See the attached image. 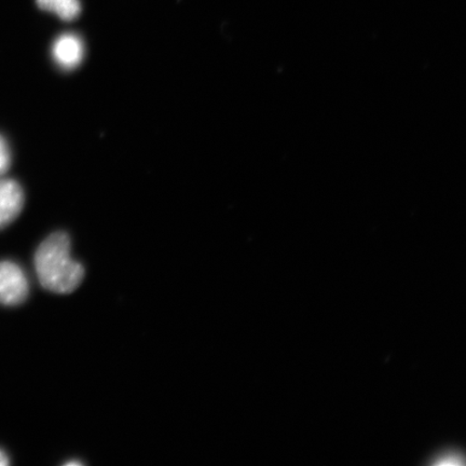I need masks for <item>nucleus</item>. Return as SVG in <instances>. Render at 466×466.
<instances>
[{
	"instance_id": "nucleus-6",
	"label": "nucleus",
	"mask_w": 466,
	"mask_h": 466,
	"mask_svg": "<svg viewBox=\"0 0 466 466\" xmlns=\"http://www.w3.org/2000/svg\"><path fill=\"white\" fill-rule=\"evenodd\" d=\"M11 165V153L7 141L0 136V177L8 171Z\"/></svg>"
},
{
	"instance_id": "nucleus-3",
	"label": "nucleus",
	"mask_w": 466,
	"mask_h": 466,
	"mask_svg": "<svg viewBox=\"0 0 466 466\" xmlns=\"http://www.w3.org/2000/svg\"><path fill=\"white\" fill-rule=\"evenodd\" d=\"M52 56L58 67L66 71L77 68L85 57L83 40L77 35H61L52 46Z\"/></svg>"
},
{
	"instance_id": "nucleus-7",
	"label": "nucleus",
	"mask_w": 466,
	"mask_h": 466,
	"mask_svg": "<svg viewBox=\"0 0 466 466\" xmlns=\"http://www.w3.org/2000/svg\"><path fill=\"white\" fill-rule=\"evenodd\" d=\"M9 464V459L7 454L3 451H0V466H5Z\"/></svg>"
},
{
	"instance_id": "nucleus-1",
	"label": "nucleus",
	"mask_w": 466,
	"mask_h": 466,
	"mask_svg": "<svg viewBox=\"0 0 466 466\" xmlns=\"http://www.w3.org/2000/svg\"><path fill=\"white\" fill-rule=\"evenodd\" d=\"M35 268L40 284L56 294L72 293L85 277L83 265L72 258L71 240L66 232H56L40 244Z\"/></svg>"
},
{
	"instance_id": "nucleus-4",
	"label": "nucleus",
	"mask_w": 466,
	"mask_h": 466,
	"mask_svg": "<svg viewBox=\"0 0 466 466\" xmlns=\"http://www.w3.org/2000/svg\"><path fill=\"white\" fill-rule=\"evenodd\" d=\"M25 206V192L14 179H0V229L19 217Z\"/></svg>"
},
{
	"instance_id": "nucleus-8",
	"label": "nucleus",
	"mask_w": 466,
	"mask_h": 466,
	"mask_svg": "<svg viewBox=\"0 0 466 466\" xmlns=\"http://www.w3.org/2000/svg\"><path fill=\"white\" fill-rule=\"evenodd\" d=\"M66 465L67 466H72V465L78 466V465H81V463L80 462H68Z\"/></svg>"
},
{
	"instance_id": "nucleus-5",
	"label": "nucleus",
	"mask_w": 466,
	"mask_h": 466,
	"mask_svg": "<svg viewBox=\"0 0 466 466\" xmlns=\"http://www.w3.org/2000/svg\"><path fill=\"white\" fill-rule=\"evenodd\" d=\"M40 9L56 15L64 21H73L81 11L79 0H36Z\"/></svg>"
},
{
	"instance_id": "nucleus-2",
	"label": "nucleus",
	"mask_w": 466,
	"mask_h": 466,
	"mask_svg": "<svg viewBox=\"0 0 466 466\" xmlns=\"http://www.w3.org/2000/svg\"><path fill=\"white\" fill-rule=\"evenodd\" d=\"M27 295L28 281L22 268L13 261L0 262V304L16 306Z\"/></svg>"
}]
</instances>
